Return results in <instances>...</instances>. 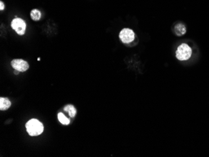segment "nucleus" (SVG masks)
<instances>
[{
  "mask_svg": "<svg viewBox=\"0 0 209 157\" xmlns=\"http://www.w3.org/2000/svg\"><path fill=\"white\" fill-rule=\"evenodd\" d=\"M26 128L28 133L31 137H36L41 134L44 126L42 123L36 119H31L26 123Z\"/></svg>",
  "mask_w": 209,
  "mask_h": 157,
  "instance_id": "nucleus-1",
  "label": "nucleus"
},
{
  "mask_svg": "<svg viewBox=\"0 0 209 157\" xmlns=\"http://www.w3.org/2000/svg\"><path fill=\"white\" fill-rule=\"evenodd\" d=\"M192 55V49L187 44L180 45L176 52V57L180 61L189 60Z\"/></svg>",
  "mask_w": 209,
  "mask_h": 157,
  "instance_id": "nucleus-2",
  "label": "nucleus"
},
{
  "mask_svg": "<svg viewBox=\"0 0 209 157\" xmlns=\"http://www.w3.org/2000/svg\"><path fill=\"white\" fill-rule=\"evenodd\" d=\"M11 26L17 34L19 35H25L26 25L23 20L20 18H16L11 22Z\"/></svg>",
  "mask_w": 209,
  "mask_h": 157,
  "instance_id": "nucleus-3",
  "label": "nucleus"
},
{
  "mask_svg": "<svg viewBox=\"0 0 209 157\" xmlns=\"http://www.w3.org/2000/svg\"><path fill=\"white\" fill-rule=\"evenodd\" d=\"M11 65L15 70L19 71L20 72H25L30 68L29 64L27 63V61L21 59H15L12 60Z\"/></svg>",
  "mask_w": 209,
  "mask_h": 157,
  "instance_id": "nucleus-4",
  "label": "nucleus"
},
{
  "mask_svg": "<svg viewBox=\"0 0 209 157\" xmlns=\"http://www.w3.org/2000/svg\"><path fill=\"white\" fill-rule=\"evenodd\" d=\"M119 37L123 43H129L135 39L134 32L129 28H124L120 33Z\"/></svg>",
  "mask_w": 209,
  "mask_h": 157,
  "instance_id": "nucleus-5",
  "label": "nucleus"
},
{
  "mask_svg": "<svg viewBox=\"0 0 209 157\" xmlns=\"http://www.w3.org/2000/svg\"><path fill=\"white\" fill-rule=\"evenodd\" d=\"M11 105V102L8 98L1 97L0 98V110L4 111L9 109Z\"/></svg>",
  "mask_w": 209,
  "mask_h": 157,
  "instance_id": "nucleus-6",
  "label": "nucleus"
},
{
  "mask_svg": "<svg viewBox=\"0 0 209 157\" xmlns=\"http://www.w3.org/2000/svg\"><path fill=\"white\" fill-rule=\"evenodd\" d=\"M174 31H175V33H176V34L177 36H182L185 34L186 28L184 25H183L182 23H179L175 26Z\"/></svg>",
  "mask_w": 209,
  "mask_h": 157,
  "instance_id": "nucleus-7",
  "label": "nucleus"
},
{
  "mask_svg": "<svg viewBox=\"0 0 209 157\" xmlns=\"http://www.w3.org/2000/svg\"><path fill=\"white\" fill-rule=\"evenodd\" d=\"M63 110L64 111L67 112L71 118H74L76 114V110L74 107V106L73 105H66L65 107H64Z\"/></svg>",
  "mask_w": 209,
  "mask_h": 157,
  "instance_id": "nucleus-8",
  "label": "nucleus"
},
{
  "mask_svg": "<svg viewBox=\"0 0 209 157\" xmlns=\"http://www.w3.org/2000/svg\"><path fill=\"white\" fill-rule=\"evenodd\" d=\"M58 119L59 121L61 123V124H63V125H69L70 123V119L67 118L64 115V114L62 113H59L58 114Z\"/></svg>",
  "mask_w": 209,
  "mask_h": 157,
  "instance_id": "nucleus-9",
  "label": "nucleus"
},
{
  "mask_svg": "<svg viewBox=\"0 0 209 157\" xmlns=\"http://www.w3.org/2000/svg\"><path fill=\"white\" fill-rule=\"evenodd\" d=\"M31 18L34 21H38L41 18V12L38 9H33L30 13Z\"/></svg>",
  "mask_w": 209,
  "mask_h": 157,
  "instance_id": "nucleus-10",
  "label": "nucleus"
},
{
  "mask_svg": "<svg viewBox=\"0 0 209 157\" xmlns=\"http://www.w3.org/2000/svg\"><path fill=\"white\" fill-rule=\"evenodd\" d=\"M0 5H1V6H0V10L2 11L4 9V4L2 1H0Z\"/></svg>",
  "mask_w": 209,
  "mask_h": 157,
  "instance_id": "nucleus-11",
  "label": "nucleus"
},
{
  "mask_svg": "<svg viewBox=\"0 0 209 157\" xmlns=\"http://www.w3.org/2000/svg\"><path fill=\"white\" fill-rule=\"evenodd\" d=\"M19 72H20L19 71H15V73L17 75V74H18V73H19Z\"/></svg>",
  "mask_w": 209,
  "mask_h": 157,
  "instance_id": "nucleus-12",
  "label": "nucleus"
},
{
  "mask_svg": "<svg viewBox=\"0 0 209 157\" xmlns=\"http://www.w3.org/2000/svg\"><path fill=\"white\" fill-rule=\"evenodd\" d=\"M38 61H39V60H40V58H38Z\"/></svg>",
  "mask_w": 209,
  "mask_h": 157,
  "instance_id": "nucleus-13",
  "label": "nucleus"
}]
</instances>
